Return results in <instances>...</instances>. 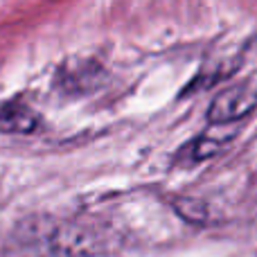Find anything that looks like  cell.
Wrapping results in <instances>:
<instances>
[{
	"instance_id": "1",
	"label": "cell",
	"mask_w": 257,
	"mask_h": 257,
	"mask_svg": "<svg viewBox=\"0 0 257 257\" xmlns=\"http://www.w3.org/2000/svg\"><path fill=\"white\" fill-rule=\"evenodd\" d=\"M108 248L102 228L50 214H32L12 228L7 257H97Z\"/></svg>"
},
{
	"instance_id": "2",
	"label": "cell",
	"mask_w": 257,
	"mask_h": 257,
	"mask_svg": "<svg viewBox=\"0 0 257 257\" xmlns=\"http://www.w3.org/2000/svg\"><path fill=\"white\" fill-rule=\"evenodd\" d=\"M257 108V88L250 84H237L214 95L208 106V120L214 126H228L244 120Z\"/></svg>"
},
{
	"instance_id": "3",
	"label": "cell",
	"mask_w": 257,
	"mask_h": 257,
	"mask_svg": "<svg viewBox=\"0 0 257 257\" xmlns=\"http://www.w3.org/2000/svg\"><path fill=\"white\" fill-rule=\"evenodd\" d=\"M235 136V128L226 126H212V131L203 133V136L190 140L183 151L178 154V160H187V163H201V160L210 158V156L219 154L226 147V142H230V138Z\"/></svg>"
},
{
	"instance_id": "4",
	"label": "cell",
	"mask_w": 257,
	"mask_h": 257,
	"mask_svg": "<svg viewBox=\"0 0 257 257\" xmlns=\"http://www.w3.org/2000/svg\"><path fill=\"white\" fill-rule=\"evenodd\" d=\"M41 124V117L27 104L9 99L0 102V133H32Z\"/></svg>"
},
{
	"instance_id": "5",
	"label": "cell",
	"mask_w": 257,
	"mask_h": 257,
	"mask_svg": "<svg viewBox=\"0 0 257 257\" xmlns=\"http://www.w3.org/2000/svg\"><path fill=\"white\" fill-rule=\"evenodd\" d=\"M174 208L178 210L183 219L187 221H194V223H203L208 219V205L199 199H181L174 203Z\"/></svg>"
}]
</instances>
